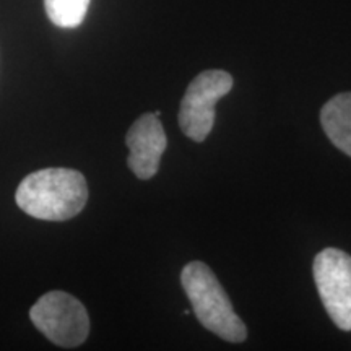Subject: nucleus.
<instances>
[{
    "instance_id": "1",
    "label": "nucleus",
    "mask_w": 351,
    "mask_h": 351,
    "mask_svg": "<svg viewBox=\"0 0 351 351\" xmlns=\"http://www.w3.org/2000/svg\"><path fill=\"white\" fill-rule=\"evenodd\" d=\"M88 184L80 171L46 168L28 174L16 189L15 202L29 217L65 221L85 208Z\"/></svg>"
},
{
    "instance_id": "2",
    "label": "nucleus",
    "mask_w": 351,
    "mask_h": 351,
    "mask_svg": "<svg viewBox=\"0 0 351 351\" xmlns=\"http://www.w3.org/2000/svg\"><path fill=\"white\" fill-rule=\"evenodd\" d=\"M181 283L195 317L208 332L231 343L245 340L247 328L234 313L225 288L207 263L189 262L182 269Z\"/></svg>"
},
{
    "instance_id": "3",
    "label": "nucleus",
    "mask_w": 351,
    "mask_h": 351,
    "mask_svg": "<svg viewBox=\"0 0 351 351\" xmlns=\"http://www.w3.org/2000/svg\"><path fill=\"white\" fill-rule=\"evenodd\" d=\"M34 327L57 346L75 348L90 333V317L85 306L65 291L43 295L29 309Z\"/></svg>"
},
{
    "instance_id": "4",
    "label": "nucleus",
    "mask_w": 351,
    "mask_h": 351,
    "mask_svg": "<svg viewBox=\"0 0 351 351\" xmlns=\"http://www.w3.org/2000/svg\"><path fill=\"white\" fill-rule=\"evenodd\" d=\"M232 88L225 70H205L187 86L179 109V125L194 142H204L215 124V106Z\"/></svg>"
},
{
    "instance_id": "5",
    "label": "nucleus",
    "mask_w": 351,
    "mask_h": 351,
    "mask_svg": "<svg viewBox=\"0 0 351 351\" xmlns=\"http://www.w3.org/2000/svg\"><path fill=\"white\" fill-rule=\"evenodd\" d=\"M314 280L319 296L340 330H351V256L327 247L314 258Z\"/></svg>"
},
{
    "instance_id": "6",
    "label": "nucleus",
    "mask_w": 351,
    "mask_h": 351,
    "mask_svg": "<svg viewBox=\"0 0 351 351\" xmlns=\"http://www.w3.org/2000/svg\"><path fill=\"white\" fill-rule=\"evenodd\" d=\"M125 143L130 150L127 165L132 173L143 181L152 179L160 169L161 156L168 147V137L160 116L155 112L140 116L127 132Z\"/></svg>"
},
{
    "instance_id": "7",
    "label": "nucleus",
    "mask_w": 351,
    "mask_h": 351,
    "mask_svg": "<svg viewBox=\"0 0 351 351\" xmlns=\"http://www.w3.org/2000/svg\"><path fill=\"white\" fill-rule=\"evenodd\" d=\"M320 124L328 140L351 156V93L333 96L320 111Z\"/></svg>"
},
{
    "instance_id": "8",
    "label": "nucleus",
    "mask_w": 351,
    "mask_h": 351,
    "mask_svg": "<svg viewBox=\"0 0 351 351\" xmlns=\"http://www.w3.org/2000/svg\"><path fill=\"white\" fill-rule=\"evenodd\" d=\"M91 0H44L49 20L59 28H77L85 20Z\"/></svg>"
}]
</instances>
